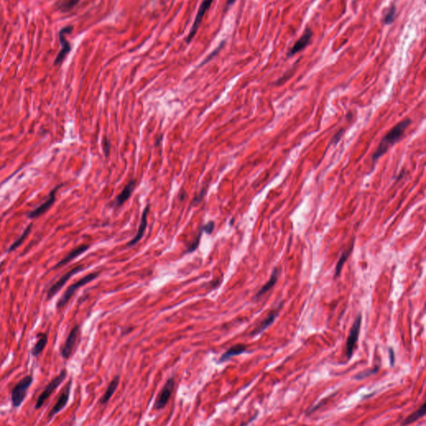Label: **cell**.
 <instances>
[{
  "mask_svg": "<svg viewBox=\"0 0 426 426\" xmlns=\"http://www.w3.org/2000/svg\"><path fill=\"white\" fill-rule=\"evenodd\" d=\"M412 120L411 119H406L397 123L395 127L391 128V131L386 134V136L380 141L379 146L375 150V153L372 155V162L375 163L379 158H382L385 153L388 152V150L395 145L404 136L406 129L411 126Z\"/></svg>",
  "mask_w": 426,
  "mask_h": 426,
  "instance_id": "cell-1",
  "label": "cell"
},
{
  "mask_svg": "<svg viewBox=\"0 0 426 426\" xmlns=\"http://www.w3.org/2000/svg\"><path fill=\"white\" fill-rule=\"evenodd\" d=\"M100 275V272H96V273H92L90 274H87V276L82 277L80 280H78L75 283L72 284L71 286L67 288V290H65L63 296L58 299L57 301L56 308L58 310H62L65 306H67V304L70 302L72 297H74L77 290L80 289L82 286L87 285L91 281L96 279L97 277Z\"/></svg>",
  "mask_w": 426,
  "mask_h": 426,
  "instance_id": "cell-2",
  "label": "cell"
},
{
  "mask_svg": "<svg viewBox=\"0 0 426 426\" xmlns=\"http://www.w3.org/2000/svg\"><path fill=\"white\" fill-rule=\"evenodd\" d=\"M33 382V375H28L15 385L11 391V404L13 408H18L22 406Z\"/></svg>",
  "mask_w": 426,
  "mask_h": 426,
  "instance_id": "cell-3",
  "label": "cell"
},
{
  "mask_svg": "<svg viewBox=\"0 0 426 426\" xmlns=\"http://www.w3.org/2000/svg\"><path fill=\"white\" fill-rule=\"evenodd\" d=\"M68 370L66 369H63L61 370L60 373L58 374L57 376L51 379V382H49V384L46 386L44 390L42 391L38 399L36 401L35 410H39L42 408V406L44 405L45 402L51 396L52 394L56 391L58 388V386H60L64 382L66 378H67Z\"/></svg>",
  "mask_w": 426,
  "mask_h": 426,
  "instance_id": "cell-4",
  "label": "cell"
},
{
  "mask_svg": "<svg viewBox=\"0 0 426 426\" xmlns=\"http://www.w3.org/2000/svg\"><path fill=\"white\" fill-rule=\"evenodd\" d=\"M74 27L73 25H67L65 27L62 28L60 31L58 32V39L60 42L61 49L60 51L58 52V55L54 59V66H58V65L63 64L65 59L69 56L70 52L72 51V45L70 41L68 40L66 38V35L71 34Z\"/></svg>",
  "mask_w": 426,
  "mask_h": 426,
  "instance_id": "cell-5",
  "label": "cell"
},
{
  "mask_svg": "<svg viewBox=\"0 0 426 426\" xmlns=\"http://www.w3.org/2000/svg\"><path fill=\"white\" fill-rule=\"evenodd\" d=\"M362 314L360 312L355 318V322L353 323L352 327L350 329V334L347 337L346 341V355L347 358V362H349L354 354L355 346H356L358 338H359L360 330L362 326Z\"/></svg>",
  "mask_w": 426,
  "mask_h": 426,
  "instance_id": "cell-6",
  "label": "cell"
},
{
  "mask_svg": "<svg viewBox=\"0 0 426 426\" xmlns=\"http://www.w3.org/2000/svg\"><path fill=\"white\" fill-rule=\"evenodd\" d=\"M81 329L79 325L75 326L71 329L70 332L68 335L67 339L65 341L64 344L60 349V355L65 361L70 359L74 349L76 346L77 342L80 337Z\"/></svg>",
  "mask_w": 426,
  "mask_h": 426,
  "instance_id": "cell-7",
  "label": "cell"
},
{
  "mask_svg": "<svg viewBox=\"0 0 426 426\" xmlns=\"http://www.w3.org/2000/svg\"><path fill=\"white\" fill-rule=\"evenodd\" d=\"M84 269L83 267V265H77L75 267L73 268L71 270L69 271L68 273H65L64 275H63L62 277L58 280V281L55 282V283L53 284L50 287H49V290L47 292V297H46V300L47 301H50L52 298H54L57 294H58V292L65 286V284L67 283L68 281H70V278L71 277H74V275H76L77 273H79L81 271H83Z\"/></svg>",
  "mask_w": 426,
  "mask_h": 426,
  "instance_id": "cell-8",
  "label": "cell"
},
{
  "mask_svg": "<svg viewBox=\"0 0 426 426\" xmlns=\"http://www.w3.org/2000/svg\"><path fill=\"white\" fill-rule=\"evenodd\" d=\"M175 385H176V382H175L174 377L169 378L167 380L165 385L162 388L161 391L158 395V397H156V401L154 403V408L159 411V410H162L167 406L168 401H169L170 398L172 396Z\"/></svg>",
  "mask_w": 426,
  "mask_h": 426,
  "instance_id": "cell-9",
  "label": "cell"
},
{
  "mask_svg": "<svg viewBox=\"0 0 426 426\" xmlns=\"http://www.w3.org/2000/svg\"><path fill=\"white\" fill-rule=\"evenodd\" d=\"M72 384H73V380L70 379L63 392L61 393V395H59V397H58V400L54 405V407L51 409V411H49V415H48V423L51 421L52 419H54V416L63 411V409L67 406L69 400H70V394H71Z\"/></svg>",
  "mask_w": 426,
  "mask_h": 426,
  "instance_id": "cell-10",
  "label": "cell"
},
{
  "mask_svg": "<svg viewBox=\"0 0 426 426\" xmlns=\"http://www.w3.org/2000/svg\"><path fill=\"white\" fill-rule=\"evenodd\" d=\"M61 187H62V185H58L57 186L56 188L52 190L49 196H48L47 199L41 205L34 208V210H32L31 212H29L27 214V217L30 219L38 218V217H41L42 215L44 214L45 212H48L56 201L57 192Z\"/></svg>",
  "mask_w": 426,
  "mask_h": 426,
  "instance_id": "cell-11",
  "label": "cell"
},
{
  "mask_svg": "<svg viewBox=\"0 0 426 426\" xmlns=\"http://www.w3.org/2000/svg\"><path fill=\"white\" fill-rule=\"evenodd\" d=\"M212 3H213V0H203V3L200 5V7H199L198 11H197V14H196L192 29H191L189 34H188V38H187V42H191L192 38H194L196 32H197L199 27H200V25H201L203 17L205 15L206 13L208 12V9L212 6Z\"/></svg>",
  "mask_w": 426,
  "mask_h": 426,
  "instance_id": "cell-12",
  "label": "cell"
},
{
  "mask_svg": "<svg viewBox=\"0 0 426 426\" xmlns=\"http://www.w3.org/2000/svg\"><path fill=\"white\" fill-rule=\"evenodd\" d=\"M312 36V30L310 28H306L305 31H304L303 35L301 36V38L296 42L293 48L288 52L287 57H289V58L293 57L295 54H297L301 50H303L306 46L310 44Z\"/></svg>",
  "mask_w": 426,
  "mask_h": 426,
  "instance_id": "cell-13",
  "label": "cell"
},
{
  "mask_svg": "<svg viewBox=\"0 0 426 426\" xmlns=\"http://www.w3.org/2000/svg\"><path fill=\"white\" fill-rule=\"evenodd\" d=\"M282 305H283V302H281V304H280L276 310L271 311L270 314L268 315L267 317L265 319H264L261 322V324L258 325L255 328V330H252V332L250 333L251 337H256V335H260L261 333L263 332L264 330H266L275 322L276 318L279 316L280 310H281Z\"/></svg>",
  "mask_w": 426,
  "mask_h": 426,
  "instance_id": "cell-14",
  "label": "cell"
},
{
  "mask_svg": "<svg viewBox=\"0 0 426 426\" xmlns=\"http://www.w3.org/2000/svg\"><path fill=\"white\" fill-rule=\"evenodd\" d=\"M150 204H147L145 209L143 210V215H142V218H141L140 225H139V230L137 232V234L135 237L131 240V241L127 244V248H132L133 245L139 243L141 239L143 238V235L145 233L146 229H147V215L150 212Z\"/></svg>",
  "mask_w": 426,
  "mask_h": 426,
  "instance_id": "cell-15",
  "label": "cell"
},
{
  "mask_svg": "<svg viewBox=\"0 0 426 426\" xmlns=\"http://www.w3.org/2000/svg\"><path fill=\"white\" fill-rule=\"evenodd\" d=\"M88 249H89V245L85 244V245H78L77 248L73 249L69 254L66 255L61 261H58V263L54 265V270H57L58 268L64 266L65 265L70 263V261L79 257L80 255L83 254L85 252H87Z\"/></svg>",
  "mask_w": 426,
  "mask_h": 426,
  "instance_id": "cell-16",
  "label": "cell"
},
{
  "mask_svg": "<svg viewBox=\"0 0 426 426\" xmlns=\"http://www.w3.org/2000/svg\"><path fill=\"white\" fill-rule=\"evenodd\" d=\"M135 187H136V181L132 179L127 183V185L123 188L120 194L117 196L114 203V208H118L122 207L130 198V196H132Z\"/></svg>",
  "mask_w": 426,
  "mask_h": 426,
  "instance_id": "cell-17",
  "label": "cell"
},
{
  "mask_svg": "<svg viewBox=\"0 0 426 426\" xmlns=\"http://www.w3.org/2000/svg\"><path fill=\"white\" fill-rule=\"evenodd\" d=\"M37 342L34 344V347L32 348L31 354L34 357H38L44 350L45 347L47 346L49 342V333L38 332L36 335Z\"/></svg>",
  "mask_w": 426,
  "mask_h": 426,
  "instance_id": "cell-18",
  "label": "cell"
},
{
  "mask_svg": "<svg viewBox=\"0 0 426 426\" xmlns=\"http://www.w3.org/2000/svg\"><path fill=\"white\" fill-rule=\"evenodd\" d=\"M279 273V268L275 267L273 273H272V276H271L270 279H269V281H268L267 282H266V283H265V285L261 287V290H259L258 293L256 294V296L253 297V300H255V301H258V300L260 299L262 296H264V295L265 294V293H267L271 289H273V286L276 285L277 280H278Z\"/></svg>",
  "mask_w": 426,
  "mask_h": 426,
  "instance_id": "cell-19",
  "label": "cell"
},
{
  "mask_svg": "<svg viewBox=\"0 0 426 426\" xmlns=\"http://www.w3.org/2000/svg\"><path fill=\"white\" fill-rule=\"evenodd\" d=\"M246 351V346L243 344H237L235 346L228 349L225 353H223L221 356L219 358L218 363H224L232 359V357L241 355Z\"/></svg>",
  "mask_w": 426,
  "mask_h": 426,
  "instance_id": "cell-20",
  "label": "cell"
},
{
  "mask_svg": "<svg viewBox=\"0 0 426 426\" xmlns=\"http://www.w3.org/2000/svg\"><path fill=\"white\" fill-rule=\"evenodd\" d=\"M119 382H120V377H119V375H116L107 386V390L105 391L103 397L101 398V404H107V402L109 401L110 399L113 397V395H114V393L119 387Z\"/></svg>",
  "mask_w": 426,
  "mask_h": 426,
  "instance_id": "cell-21",
  "label": "cell"
},
{
  "mask_svg": "<svg viewBox=\"0 0 426 426\" xmlns=\"http://www.w3.org/2000/svg\"><path fill=\"white\" fill-rule=\"evenodd\" d=\"M354 245H355V239L353 240L352 243L350 244V246L346 250L342 252V256L340 257L339 261L337 262V266H335V276H334L335 279L341 275L344 264L346 263V261H347V259L349 258L353 249H354Z\"/></svg>",
  "mask_w": 426,
  "mask_h": 426,
  "instance_id": "cell-22",
  "label": "cell"
},
{
  "mask_svg": "<svg viewBox=\"0 0 426 426\" xmlns=\"http://www.w3.org/2000/svg\"><path fill=\"white\" fill-rule=\"evenodd\" d=\"M81 0H58L56 3V9L63 14L71 11L78 5Z\"/></svg>",
  "mask_w": 426,
  "mask_h": 426,
  "instance_id": "cell-23",
  "label": "cell"
},
{
  "mask_svg": "<svg viewBox=\"0 0 426 426\" xmlns=\"http://www.w3.org/2000/svg\"><path fill=\"white\" fill-rule=\"evenodd\" d=\"M426 413V403L422 405L417 411L412 413L411 415H409L408 417L404 419V421L402 422V425H408V424H412L414 422L417 421L418 419L423 417L425 415Z\"/></svg>",
  "mask_w": 426,
  "mask_h": 426,
  "instance_id": "cell-24",
  "label": "cell"
},
{
  "mask_svg": "<svg viewBox=\"0 0 426 426\" xmlns=\"http://www.w3.org/2000/svg\"><path fill=\"white\" fill-rule=\"evenodd\" d=\"M32 226H33V224H29L27 228H25V230L24 231V232H23L22 234H21L20 237H18V238L15 241H14V242L11 244V245L8 248V253H10V252L17 250V249H18V248H19L23 243H24V241H25V239L27 238L29 233L31 232Z\"/></svg>",
  "mask_w": 426,
  "mask_h": 426,
  "instance_id": "cell-25",
  "label": "cell"
},
{
  "mask_svg": "<svg viewBox=\"0 0 426 426\" xmlns=\"http://www.w3.org/2000/svg\"><path fill=\"white\" fill-rule=\"evenodd\" d=\"M379 370V366H376L371 369L364 370L362 372L358 373L356 375H354V379L356 380H362V379H366V378L370 377V375H375Z\"/></svg>",
  "mask_w": 426,
  "mask_h": 426,
  "instance_id": "cell-26",
  "label": "cell"
},
{
  "mask_svg": "<svg viewBox=\"0 0 426 426\" xmlns=\"http://www.w3.org/2000/svg\"><path fill=\"white\" fill-rule=\"evenodd\" d=\"M395 14H396V7L395 5H392L386 10V13L385 14L384 18H383L385 25H391L395 20Z\"/></svg>",
  "mask_w": 426,
  "mask_h": 426,
  "instance_id": "cell-27",
  "label": "cell"
},
{
  "mask_svg": "<svg viewBox=\"0 0 426 426\" xmlns=\"http://www.w3.org/2000/svg\"><path fill=\"white\" fill-rule=\"evenodd\" d=\"M203 232H204V231H203V227H201V228L199 229L197 236L195 237L194 240H193V241L189 244V245H188V249L186 251L185 253H192V252H195V251L198 248L199 244H200V241H201V235H203Z\"/></svg>",
  "mask_w": 426,
  "mask_h": 426,
  "instance_id": "cell-28",
  "label": "cell"
},
{
  "mask_svg": "<svg viewBox=\"0 0 426 426\" xmlns=\"http://www.w3.org/2000/svg\"><path fill=\"white\" fill-rule=\"evenodd\" d=\"M111 147H112V145H111L109 139H107V137H104L103 139V148L106 159L109 156L110 152H111Z\"/></svg>",
  "mask_w": 426,
  "mask_h": 426,
  "instance_id": "cell-29",
  "label": "cell"
},
{
  "mask_svg": "<svg viewBox=\"0 0 426 426\" xmlns=\"http://www.w3.org/2000/svg\"><path fill=\"white\" fill-rule=\"evenodd\" d=\"M201 227H203L204 232H206L207 234L211 235L214 231L215 222L213 221H211L205 225L201 226Z\"/></svg>",
  "mask_w": 426,
  "mask_h": 426,
  "instance_id": "cell-30",
  "label": "cell"
},
{
  "mask_svg": "<svg viewBox=\"0 0 426 426\" xmlns=\"http://www.w3.org/2000/svg\"><path fill=\"white\" fill-rule=\"evenodd\" d=\"M389 351V356H390V364H391V367L395 366V351H394V349L392 347H390L388 349Z\"/></svg>",
  "mask_w": 426,
  "mask_h": 426,
  "instance_id": "cell-31",
  "label": "cell"
},
{
  "mask_svg": "<svg viewBox=\"0 0 426 426\" xmlns=\"http://www.w3.org/2000/svg\"><path fill=\"white\" fill-rule=\"evenodd\" d=\"M344 132H345V128H342V129L340 130L337 132V133L335 134V136L333 137L332 141L330 142V143H337L339 142L340 139L342 138V135H343Z\"/></svg>",
  "mask_w": 426,
  "mask_h": 426,
  "instance_id": "cell-32",
  "label": "cell"
},
{
  "mask_svg": "<svg viewBox=\"0 0 426 426\" xmlns=\"http://www.w3.org/2000/svg\"><path fill=\"white\" fill-rule=\"evenodd\" d=\"M204 192H205V189H203V191L201 192V194L199 195L198 196H196V198L194 199V201H193V203H194V205L196 204H198L200 201L203 200V195H204Z\"/></svg>",
  "mask_w": 426,
  "mask_h": 426,
  "instance_id": "cell-33",
  "label": "cell"
},
{
  "mask_svg": "<svg viewBox=\"0 0 426 426\" xmlns=\"http://www.w3.org/2000/svg\"><path fill=\"white\" fill-rule=\"evenodd\" d=\"M235 1H236V0H228V2H227V7L226 8L228 9V8L230 7V6H232V5L234 4Z\"/></svg>",
  "mask_w": 426,
  "mask_h": 426,
  "instance_id": "cell-34",
  "label": "cell"
}]
</instances>
